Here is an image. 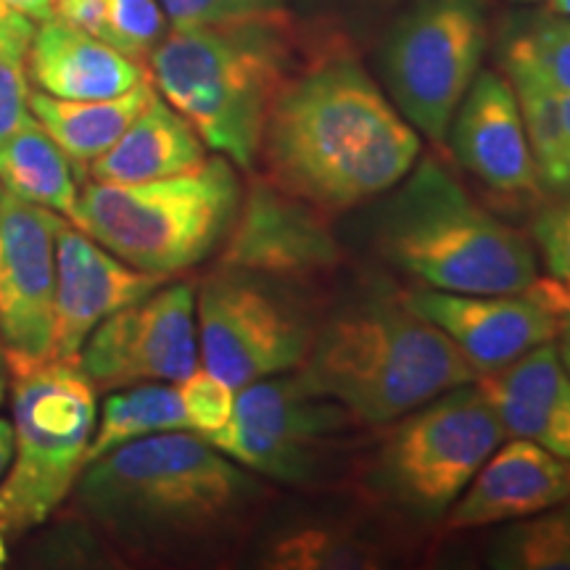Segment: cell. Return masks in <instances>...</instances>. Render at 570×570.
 I'll return each mask as SVG.
<instances>
[{
	"instance_id": "74e56055",
	"label": "cell",
	"mask_w": 570,
	"mask_h": 570,
	"mask_svg": "<svg viewBox=\"0 0 570 570\" xmlns=\"http://www.w3.org/2000/svg\"><path fill=\"white\" fill-rule=\"evenodd\" d=\"M547 11L560 13V17L570 19V0H547Z\"/></svg>"
},
{
	"instance_id": "f546056e",
	"label": "cell",
	"mask_w": 570,
	"mask_h": 570,
	"mask_svg": "<svg viewBox=\"0 0 570 570\" xmlns=\"http://www.w3.org/2000/svg\"><path fill=\"white\" fill-rule=\"evenodd\" d=\"M177 391H180L183 399L188 431L209 439L230 423L235 391L225 381H219L217 375H212L209 370L196 367L185 381H180Z\"/></svg>"
},
{
	"instance_id": "7a4b0ae2",
	"label": "cell",
	"mask_w": 570,
	"mask_h": 570,
	"mask_svg": "<svg viewBox=\"0 0 570 570\" xmlns=\"http://www.w3.org/2000/svg\"><path fill=\"white\" fill-rule=\"evenodd\" d=\"M420 132L348 53L288 75L269 109L265 180L327 217L375 202L420 159Z\"/></svg>"
},
{
	"instance_id": "e0dca14e",
	"label": "cell",
	"mask_w": 570,
	"mask_h": 570,
	"mask_svg": "<svg viewBox=\"0 0 570 570\" xmlns=\"http://www.w3.org/2000/svg\"><path fill=\"white\" fill-rule=\"evenodd\" d=\"M446 138L460 167L494 194H541L515 90L502 71H479L454 111Z\"/></svg>"
},
{
	"instance_id": "d6a6232c",
	"label": "cell",
	"mask_w": 570,
	"mask_h": 570,
	"mask_svg": "<svg viewBox=\"0 0 570 570\" xmlns=\"http://www.w3.org/2000/svg\"><path fill=\"white\" fill-rule=\"evenodd\" d=\"M53 17L114 46V32L109 11H106V0H53Z\"/></svg>"
},
{
	"instance_id": "603a6c76",
	"label": "cell",
	"mask_w": 570,
	"mask_h": 570,
	"mask_svg": "<svg viewBox=\"0 0 570 570\" xmlns=\"http://www.w3.org/2000/svg\"><path fill=\"white\" fill-rule=\"evenodd\" d=\"M269 570H373L386 550L370 533L338 518H306L277 529L259 552Z\"/></svg>"
},
{
	"instance_id": "2e32d148",
	"label": "cell",
	"mask_w": 570,
	"mask_h": 570,
	"mask_svg": "<svg viewBox=\"0 0 570 570\" xmlns=\"http://www.w3.org/2000/svg\"><path fill=\"white\" fill-rule=\"evenodd\" d=\"M167 277L142 273L114 256L77 225L56 235V304L51 360H75L92 331L148 294Z\"/></svg>"
},
{
	"instance_id": "277c9868",
	"label": "cell",
	"mask_w": 570,
	"mask_h": 570,
	"mask_svg": "<svg viewBox=\"0 0 570 570\" xmlns=\"http://www.w3.org/2000/svg\"><path fill=\"white\" fill-rule=\"evenodd\" d=\"M298 373L362 425H389L479 375L436 325L402 298L367 296L317 323Z\"/></svg>"
},
{
	"instance_id": "ab89813d",
	"label": "cell",
	"mask_w": 570,
	"mask_h": 570,
	"mask_svg": "<svg viewBox=\"0 0 570 570\" xmlns=\"http://www.w3.org/2000/svg\"><path fill=\"white\" fill-rule=\"evenodd\" d=\"M6 11H11V9H9V6H6V3H0V17H3Z\"/></svg>"
},
{
	"instance_id": "9c48e42d",
	"label": "cell",
	"mask_w": 570,
	"mask_h": 570,
	"mask_svg": "<svg viewBox=\"0 0 570 570\" xmlns=\"http://www.w3.org/2000/svg\"><path fill=\"white\" fill-rule=\"evenodd\" d=\"M360 428L294 370L238 389L230 423L206 441L259 479L302 489L333 473Z\"/></svg>"
},
{
	"instance_id": "836d02e7",
	"label": "cell",
	"mask_w": 570,
	"mask_h": 570,
	"mask_svg": "<svg viewBox=\"0 0 570 570\" xmlns=\"http://www.w3.org/2000/svg\"><path fill=\"white\" fill-rule=\"evenodd\" d=\"M0 3H6L11 11L24 13V17L35 21H46L53 17V0H0Z\"/></svg>"
},
{
	"instance_id": "e575fe53",
	"label": "cell",
	"mask_w": 570,
	"mask_h": 570,
	"mask_svg": "<svg viewBox=\"0 0 570 570\" xmlns=\"http://www.w3.org/2000/svg\"><path fill=\"white\" fill-rule=\"evenodd\" d=\"M13 454V425L6 417H0V475L6 473Z\"/></svg>"
},
{
	"instance_id": "484cf974",
	"label": "cell",
	"mask_w": 570,
	"mask_h": 570,
	"mask_svg": "<svg viewBox=\"0 0 570 570\" xmlns=\"http://www.w3.org/2000/svg\"><path fill=\"white\" fill-rule=\"evenodd\" d=\"M502 69H523L558 90H570V19L560 13H518L499 35Z\"/></svg>"
},
{
	"instance_id": "8d00e7d4",
	"label": "cell",
	"mask_w": 570,
	"mask_h": 570,
	"mask_svg": "<svg viewBox=\"0 0 570 570\" xmlns=\"http://www.w3.org/2000/svg\"><path fill=\"white\" fill-rule=\"evenodd\" d=\"M6 389H9V365H6V348L0 344V402H3Z\"/></svg>"
},
{
	"instance_id": "1f68e13d",
	"label": "cell",
	"mask_w": 570,
	"mask_h": 570,
	"mask_svg": "<svg viewBox=\"0 0 570 570\" xmlns=\"http://www.w3.org/2000/svg\"><path fill=\"white\" fill-rule=\"evenodd\" d=\"M177 30L185 27L230 24L283 11V0H159Z\"/></svg>"
},
{
	"instance_id": "83f0119b",
	"label": "cell",
	"mask_w": 570,
	"mask_h": 570,
	"mask_svg": "<svg viewBox=\"0 0 570 570\" xmlns=\"http://www.w3.org/2000/svg\"><path fill=\"white\" fill-rule=\"evenodd\" d=\"M35 27L19 11L0 17V142L32 125L30 88H27V53Z\"/></svg>"
},
{
	"instance_id": "d590c367",
	"label": "cell",
	"mask_w": 570,
	"mask_h": 570,
	"mask_svg": "<svg viewBox=\"0 0 570 570\" xmlns=\"http://www.w3.org/2000/svg\"><path fill=\"white\" fill-rule=\"evenodd\" d=\"M558 354H560V360H562V365L568 367V373H570V312L566 317H562V323H560V331H558Z\"/></svg>"
},
{
	"instance_id": "52a82bcc",
	"label": "cell",
	"mask_w": 570,
	"mask_h": 570,
	"mask_svg": "<svg viewBox=\"0 0 570 570\" xmlns=\"http://www.w3.org/2000/svg\"><path fill=\"white\" fill-rule=\"evenodd\" d=\"M6 365L13 454L0 481V529L21 537L53 515L88 465L98 402L77 356L32 360L6 352Z\"/></svg>"
},
{
	"instance_id": "d4e9b609",
	"label": "cell",
	"mask_w": 570,
	"mask_h": 570,
	"mask_svg": "<svg viewBox=\"0 0 570 570\" xmlns=\"http://www.w3.org/2000/svg\"><path fill=\"white\" fill-rule=\"evenodd\" d=\"M167 431H188L183 399L173 383H135L104 399L88 446V462L130 441Z\"/></svg>"
},
{
	"instance_id": "ba28073f",
	"label": "cell",
	"mask_w": 570,
	"mask_h": 570,
	"mask_svg": "<svg viewBox=\"0 0 570 570\" xmlns=\"http://www.w3.org/2000/svg\"><path fill=\"white\" fill-rule=\"evenodd\" d=\"M365 470L375 502L404 520L446 518L489 454L504 441L479 383H465L389 423Z\"/></svg>"
},
{
	"instance_id": "ac0fdd59",
	"label": "cell",
	"mask_w": 570,
	"mask_h": 570,
	"mask_svg": "<svg viewBox=\"0 0 570 570\" xmlns=\"http://www.w3.org/2000/svg\"><path fill=\"white\" fill-rule=\"evenodd\" d=\"M570 497V462L529 439L497 446L446 512V531H475L537 515Z\"/></svg>"
},
{
	"instance_id": "44dd1931",
	"label": "cell",
	"mask_w": 570,
	"mask_h": 570,
	"mask_svg": "<svg viewBox=\"0 0 570 570\" xmlns=\"http://www.w3.org/2000/svg\"><path fill=\"white\" fill-rule=\"evenodd\" d=\"M206 159L202 135L156 92L122 138L90 164L88 177L96 183L161 180L202 167Z\"/></svg>"
},
{
	"instance_id": "b9f144b4",
	"label": "cell",
	"mask_w": 570,
	"mask_h": 570,
	"mask_svg": "<svg viewBox=\"0 0 570 570\" xmlns=\"http://www.w3.org/2000/svg\"><path fill=\"white\" fill-rule=\"evenodd\" d=\"M0 194H3V185H0Z\"/></svg>"
},
{
	"instance_id": "8fae6325",
	"label": "cell",
	"mask_w": 570,
	"mask_h": 570,
	"mask_svg": "<svg viewBox=\"0 0 570 570\" xmlns=\"http://www.w3.org/2000/svg\"><path fill=\"white\" fill-rule=\"evenodd\" d=\"M487 0H415L381 48L391 104L431 142H444L454 111L489 48Z\"/></svg>"
},
{
	"instance_id": "4dcf8cb0",
	"label": "cell",
	"mask_w": 570,
	"mask_h": 570,
	"mask_svg": "<svg viewBox=\"0 0 570 570\" xmlns=\"http://www.w3.org/2000/svg\"><path fill=\"white\" fill-rule=\"evenodd\" d=\"M531 235L547 267V281L570 296V196H558V202L544 206L533 217Z\"/></svg>"
},
{
	"instance_id": "4316f807",
	"label": "cell",
	"mask_w": 570,
	"mask_h": 570,
	"mask_svg": "<svg viewBox=\"0 0 570 570\" xmlns=\"http://www.w3.org/2000/svg\"><path fill=\"white\" fill-rule=\"evenodd\" d=\"M487 566L497 570H570V497L537 515L502 523Z\"/></svg>"
},
{
	"instance_id": "8992f818",
	"label": "cell",
	"mask_w": 570,
	"mask_h": 570,
	"mask_svg": "<svg viewBox=\"0 0 570 570\" xmlns=\"http://www.w3.org/2000/svg\"><path fill=\"white\" fill-rule=\"evenodd\" d=\"M244 185L225 156L146 183L90 180L71 225L135 269L169 277L202 265L225 244Z\"/></svg>"
},
{
	"instance_id": "5bb4252c",
	"label": "cell",
	"mask_w": 570,
	"mask_h": 570,
	"mask_svg": "<svg viewBox=\"0 0 570 570\" xmlns=\"http://www.w3.org/2000/svg\"><path fill=\"white\" fill-rule=\"evenodd\" d=\"M223 246V267L296 288L320 283L344 262L331 217L265 177L248 185Z\"/></svg>"
},
{
	"instance_id": "60d3db41",
	"label": "cell",
	"mask_w": 570,
	"mask_h": 570,
	"mask_svg": "<svg viewBox=\"0 0 570 570\" xmlns=\"http://www.w3.org/2000/svg\"><path fill=\"white\" fill-rule=\"evenodd\" d=\"M515 3H537V0H515Z\"/></svg>"
},
{
	"instance_id": "7402d4cb",
	"label": "cell",
	"mask_w": 570,
	"mask_h": 570,
	"mask_svg": "<svg viewBox=\"0 0 570 570\" xmlns=\"http://www.w3.org/2000/svg\"><path fill=\"white\" fill-rule=\"evenodd\" d=\"M154 96L151 77L122 96L101 98V101H67L38 90L30 92V111L56 146L67 154L77 177H82L98 156L122 138V132Z\"/></svg>"
},
{
	"instance_id": "3957f363",
	"label": "cell",
	"mask_w": 570,
	"mask_h": 570,
	"mask_svg": "<svg viewBox=\"0 0 570 570\" xmlns=\"http://www.w3.org/2000/svg\"><path fill=\"white\" fill-rule=\"evenodd\" d=\"M367 240L396 273L446 294H523L539 281L531 240L475 202L436 154L377 196Z\"/></svg>"
},
{
	"instance_id": "5b68a950",
	"label": "cell",
	"mask_w": 570,
	"mask_h": 570,
	"mask_svg": "<svg viewBox=\"0 0 570 570\" xmlns=\"http://www.w3.org/2000/svg\"><path fill=\"white\" fill-rule=\"evenodd\" d=\"M285 13L185 27L164 35L151 56L159 96L202 135L206 148L252 173L275 96L291 75Z\"/></svg>"
},
{
	"instance_id": "9a60e30c",
	"label": "cell",
	"mask_w": 570,
	"mask_h": 570,
	"mask_svg": "<svg viewBox=\"0 0 570 570\" xmlns=\"http://www.w3.org/2000/svg\"><path fill=\"white\" fill-rule=\"evenodd\" d=\"M61 214L0 194V344L46 360L53 344L56 235Z\"/></svg>"
},
{
	"instance_id": "d6986e66",
	"label": "cell",
	"mask_w": 570,
	"mask_h": 570,
	"mask_svg": "<svg viewBox=\"0 0 570 570\" xmlns=\"http://www.w3.org/2000/svg\"><path fill=\"white\" fill-rule=\"evenodd\" d=\"M475 383L504 436L529 439L570 462V373L554 341Z\"/></svg>"
},
{
	"instance_id": "ffe728a7",
	"label": "cell",
	"mask_w": 570,
	"mask_h": 570,
	"mask_svg": "<svg viewBox=\"0 0 570 570\" xmlns=\"http://www.w3.org/2000/svg\"><path fill=\"white\" fill-rule=\"evenodd\" d=\"M27 69L42 92L67 101L117 98L148 80L138 59L56 17L35 27Z\"/></svg>"
},
{
	"instance_id": "4fadbf2b",
	"label": "cell",
	"mask_w": 570,
	"mask_h": 570,
	"mask_svg": "<svg viewBox=\"0 0 570 570\" xmlns=\"http://www.w3.org/2000/svg\"><path fill=\"white\" fill-rule=\"evenodd\" d=\"M412 309L458 346L475 375H491L523 354L558 338L570 296L552 281L523 294H446L417 288L404 294Z\"/></svg>"
},
{
	"instance_id": "6da1fadb",
	"label": "cell",
	"mask_w": 570,
	"mask_h": 570,
	"mask_svg": "<svg viewBox=\"0 0 570 570\" xmlns=\"http://www.w3.org/2000/svg\"><path fill=\"white\" fill-rule=\"evenodd\" d=\"M75 508L130 558H185L244 537L273 491L198 433L130 441L85 465Z\"/></svg>"
},
{
	"instance_id": "30bf717a",
	"label": "cell",
	"mask_w": 570,
	"mask_h": 570,
	"mask_svg": "<svg viewBox=\"0 0 570 570\" xmlns=\"http://www.w3.org/2000/svg\"><path fill=\"white\" fill-rule=\"evenodd\" d=\"M196 327L204 370L238 391L302 367L317 320L296 285L223 267L196 294Z\"/></svg>"
},
{
	"instance_id": "cb8c5ba5",
	"label": "cell",
	"mask_w": 570,
	"mask_h": 570,
	"mask_svg": "<svg viewBox=\"0 0 570 570\" xmlns=\"http://www.w3.org/2000/svg\"><path fill=\"white\" fill-rule=\"evenodd\" d=\"M0 185L61 217H71L80 196L75 167L38 119L0 142Z\"/></svg>"
},
{
	"instance_id": "7c38bea8",
	"label": "cell",
	"mask_w": 570,
	"mask_h": 570,
	"mask_svg": "<svg viewBox=\"0 0 570 570\" xmlns=\"http://www.w3.org/2000/svg\"><path fill=\"white\" fill-rule=\"evenodd\" d=\"M77 360L96 391L185 381L202 362L196 291L188 283L159 285L154 294L106 317Z\"/></svg>"
},
{
	"instance_id": "f1b7e54d",
	"label": "cell",
	"mask_w": 570,
	"mask_h": 570,
	"mask_svg": "<svg viewBox=\"0 0 570 570\" xmlns=\"http://www.w3.org/2000/svg\"><path fill=\"white\" fill-rule=\"evenodd\" d=\"M114 46L132 59H146L159 46L167 21L159 0H106Z\"/></svg>"
},
{
	"instance_id": "f35d334b",
	"label": "cell",
	"mask_w": 570,
	"mask_h": 570,
	"mask_svg": "<svg viewBox=\"0 0 570 570\" xmlns=\"http://www.w3.org/2000/svg\"><path fill=\"white\" fill-rule=\"evenodd\" d=\"M6 560H9V547H6V533L0 529V568L6 566Z\"/></svg>"
}]
</instances>
